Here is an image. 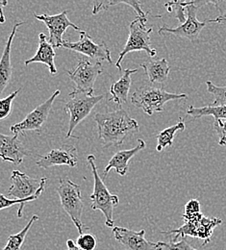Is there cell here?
I'll return each mask as SVG.
<instances>
[{
  "mask_svg": "<svg viewBox=\"0 0 226 250\" xmlns=\"http://www.w3.org/2000/svg\"><path fill=\"white\" fill-rule=\"evenodd\" d=\"M94 120L97 123L99 140L105 147L122 146L127 137L140 130L138 122L124 109L97 113Z\"/></svg>",
  "mask_w": 226,
  "mask_h": 250,
  "instance_id": "obj_1",
  "label": "cell"
},
{
  "mask_svg": "<svg viewBox=\"0 0 226 250\" xmlns=\"http://www.w3.org/2000/svg\"><path fill=\"white\" fill-rule=\"evenodd\" d=\"M88 163L91 166L94 176V190L91 194V207L95 211H100L105 217V224L107 227L114 228V209L119 206L120 198L116 194L110 193L102 178L99 176L96 165V157L89 155Z\"/></svg>",
  "mask_w": 226,
  "mask_h": 250,
  "instance_id": "obj_2",
  "label": "cell"
},
{
  "mask_svg": "<svg viewBox=\"0 0 226 250\" xmlns=\"http://www.w3.org/2000/svg\"><path fill=\"white\" fill-rule=\"evenodd\" d=\"M186 94L168 93L162 88L144 86L138 89L131 96V102L136 107L142 109L146 115L152 116L154 113L164 111V105L171 100L187 99Z\"/></svg>",
  "mask_w": 226,
  "mask_h": 250,
  "instance_id": "obj_3",
  "label": "cell"
},
{
  "mask_svg": "<svg viewBox=\"0 0 226 250\" xmlns=\"http://www.w3.org/2000/svg\"><path fill=\"white\" fill-rule=\"evenodd\" d=\"M184 224L177 229L167 232H162L163 234H174L173 241L177 239H184L189 236L204 241L203 247L210 243L214 229L223 223L222 219L218 218H206L202 213L196 214L193 217H183Z\"/></svg>",
  "mask_w": 226,
  "mask_h": 250,
  "instance_id": "obj_4",
  "label": "cell"
},
{
  "mask_svg": "<svg viewBox=\"0 0 226 250\" xmlns=\"http://www.w3.org/2000/svg\"><path fill=\"white\" fill-rule=\"evenodd\" d=\"M68 96L69 100L65 105V111L69 115L68 130L65 136L66 139L71 137L77 138L72 135L75 127L85 120L91 114L96 105L104 98L103 95H93L76 89L73 90Z\"/></svg>",
  "mask_w": 226,
  "mask_h": 250,
  "instance_id": "obj_5",
  "label": "cell"
},
{
  "mask_svg": "<svg viewBox=\"0 0 226 250\" xmlns=\"http://www.w3.org/2000/svg\"><path fill=\"white\" fill-rule=\"evenodd\" d=\"M59 182L57 193L59 194L61 205L74 223L79 234L82 235L86 227L82 223L84 203L81 196V188L68 178H60Z\"/></svg>",
  "mask_w": 226,
  "mask_h": 250,
  "instance_id": "obj_6",
  "label": "cell"
},
{
  "mask_svg": "<svg viewBox=\"0 0 226 250\" xmlns=\"http://www.w3.org/2000/svg\"><path fill=\"white\" fill-rule=\"evenodd\" d=\"M153 29H147L145 23L142 21L140 19H136L133 21L129 25V36L123 50L120 53V57L118 62L115 63L116 67L121 71L123 70L121 63L123 62L124 56L133 51H145L150 57H155L157 54L156 49H154L151 45L150 42V34Z\"/></svg>",
  "mask_w": 226,
  "mask_h": 250,
  "instance_id": "obj_7",
  "label": "cell"
},
{
  "mask_svg": "<svg viewBox=\"0 0 226 250\" xmlns=\"http://www.w3.org/2000/svg\"><path fill=\"white\" fill-rule=\"evenodd\" d=\"M103 72L102 62L89 58H80L73 70H67L69 79L76 85V90L93 94L97 77Z\"/></svg>",
  "mask_w": 226,
  "mask_h": 250,
  "instance_id": "obj_8",
  "label": "cell"
},
{
  "mask_svg": "<svg viewBox=\"0 0 226 250\" xmlns=\"http://www.w3.org/2000/svg\"><path fill=\"white\" fill-rule=\"evenodd\" d=\"M60 94L61 92L59 90L54 92L46 101L29 113L22 122L12 125L10 127V131L14 133V135L24 134L26 131H41L49 117L56 97Z\"/></svg>",
  "mask_w": 226,
  "mask_h": 250,
  "instance_id": "obj_9",
  "label": "cell"
},
{
  "mask_svg": "<svg viewBox=\"0 0 226 250\" xmlns=\"http://www.w3.org/2000/svg\"><path fill=\"white\" fill-rule=\"evenodd\" d=\"M12 185L8 189V196L15 199H26L44 190L47 182L46 177L36 179L20 170H14L11 175Z\"/></svg>",
  "mask_w": 226,
  "mask_h": 250,
  "instance_id": "obj_10",
  "label": "cell"
},
{
  "mask_svg": "<svg viewBox=\"0 0 226 250\" xmlns=\"http://www.w3.org/2000/svg\"><path fill=\"white\" fill-rule=\"evenodd\" d=\"M79 33L80 40L78 42H70L65 41L62 47L75 51L77 53H81L95 61H107L109 63H113L111 51L105 42L97 44L87 32L80 31Z\"/></svg>",
  "mask_w": 226,
  "mask_h": 250,
  "instance_id": "obj_11",
  "label": "cell"
},
{
  "mask_svg": "<svg viewBox=\"0 0 226 250\" xmlns=\"http://www.w3.org/2000/svg\"><path fill=\"white\" fill-rule=\"evenodd\" d=\"M200 5L198 1H189L187 6V21L185 23L180 24L176 28H169L164 25L159 29L160 35H172L178 38H184L189 41H195L198 39L202 29L206 26L207 21H199L196 14Z\"/></svg>",
  "mask_w": 226,
  "mask_h": 250,
  "instance_id": "obj_12",
  "label": "cell"
},
{
  "mask_svg": "<svg viewBox=\"0 0 226 250\" xmlns=\"http://www.w3.org/2000/svg\"><path fill=\"white\" fill-rule=\"evenodd\" d=\"M34 17L42 21L48 31H49V37L48 41L49 42L54 46V48H59L62 47L64 43L63 36L65 34V30L68 27H72L74 30H78L80 32V27L72 23L68 19H67V11H63L62 13L54 16H49V15H37L34 14Z\"/></svg>",
  "mask_w": 226,
  "mask_h": 250,
  "instance_id": "obj_13",
  "label": "cell"
},
{
  "mask_svg": "<svg viewBox=\"0 0 226 250\" xmlns=\"http://www.w3.org/2000/svg\"><path fill=\"white\" fill-rule=\"evenodd\" d=\"M39 157L40 159L36 162V165L44 169L63 165L74 167L78 162L77 149L71 145H64L60 148L52 149L50 152Z\"/></svg>",
  "mask_w": 226,
  "mask_h": 250,
  "instance_id": "obj_14",
  "label": "cell"
},
{
  "mask_svg": "<svg viewBox=\"0 0 226 250\" xmlns=\"http://www.w3.org/2000/svg\"><path fill=\"white\" fill-rule=\"evenodd\" d=\"M113 234L115 239L127 250H158L157 243H151L144 238L145 230L139 232L124 227H114Z\"/></svg>",
  "mask_w": 226,
  "mask_h": 250,
  "instance_id": "obj_15",
  "label": "cell"
},
{
  "mask_svg": "<svg viewBox=\"0 0 226 250\" xmlns=\"http://www.w3.org/2000/svg\"><path fill=\"white\" fill-rule=\"evenodd\" d=\"M20 135L6 136L0 134V156L4 162H10L16 166L21 165L25 157L31 156V152L25 148L19 139Z\"/></svg>",
  "mask_w": 226,
  "mask_h": 250,
  "instance_id": "obj_16",
  "label": "cell"
},
{
  "mask_svg": "<svg viewBox=\"0 0 226 250\" xmlns=\"http://www.w3.org/2000/svg\"><path fill=\"white\" fill-rule=\"evenodd\" d=\"M145 146H146V145H145L144 141H143L142 139H139L138 145L134 148L117 152L114 156L110 159L108 165L106 166V167L104 169V176H107V174L109 173V171L112 168H114L116 170V172L118 174H120L121 176H125L129 169L130 160L136 154H138L140 151H142Z\"/></svg>",
  "mask_w": 226,
  "mask_h": 250,
  "instance_id": "obj_17",
  "label": "cell"
},
{
  "mask_svg": "<svg viewBox=\"0 0 226 250\" xmlns=\"http://www.w3.org/2000/svg\"><path fill=\"white\" fill-rule=\"evenodd\" d=\"M55 56L56 54H55L54 46L49 42L46 36L43 33H41L39 35V46L36 54L33 56L32 58L26 60L24 63L25 65H28L32 62L44 63L48 67L50 73L54 75L57 73V68L54 62Z\"/></svg>",
  "mask_w": 226,
  "mask_h": 250,
  "instance_id": "obj_18",
  "label": "cell"
},
{
  "mask_svg": "<svg viewBox=\"0 0 226 250\" xmlns=\"http://www.w3.org/2000/svg\"><path fill=\"white\" fill-rule=\"evenodd\" d=\"M23 22H17L15 23L12 32L8 38V41L6 42L5 48L3 50V54L0 61V94L4 92L6 87L8 86L13 73V66L11 62V50H12V42L14 41V38L16 36V33L18 31V28L22 25Z\"/></svg>",
  "mask_w": 226,
  "mask_h": 250,
  "instance_id": "obj_19",
  "label": "cell"
},
{
  "mask_svg": "<svg viewBox=\"0 0 226 250\" xmlns=\"http://www.w3.org/2000/svg\"><path fill=\"white\" fill-rule=\"evenodd\" d=\"M138 71L139 68L124 69L123 75L121 77V79L113 83L110 88V94L112 95V97L109 99L110 101H114L119 106L127 102L132 83L131 76L132 74L137 73Z\"/></svg>",
  "mask_w": 226,
  "mask_h": 250,
  "instance_id": "obj_20",
  "label": "cell"
},
{
  "mask_svg": "<svg viewBox=\"0 0 226 250\" xmlns=\"http://www.w3.org/2000/svg\"><path fill=\"white\" fill-rule=\"evenodd\" d=\"M146 73V76L150 83L163 84L166 81L169 73V65L166 59H157L140 64Z\"/></svg>",
  "mask_w": 226,
  "mask_h": 250,
  "instance_id": "obj_21",
  "label": "cell"
},
{
  "mask_svg": "<svg viewBox=\"0 0 226 250\" xmlns=\"http://www.w3.org/2000/svg\"><path fill=\"white\" fill-rule=\"evenodd\" d=\"M185 129H186V125L181 118L179 119V122L176 125L164 129L156 137V139H157L156 150L158 152H162L166 147L171 146L173 145V140H174L175 134L177 132H182Z\"/></svg>",
  "mask_w": 226,
  "mask_h": 250,
  "instance_id": "obj_22",
  "label": "cell"
},
{
  "mask_svg": "<svg viewBox=\"0 0 226 250\" xmlns=\"http://www.w3.org/2000/svg\"><path fill=\"white\" fill-rule=\"evenodd\" d=\"M187 115L193 117L194 119H199L202 117H213L215 121L217 120H226V106H217V105H207L200 108H195L190 106L187 110Z\"/></svg>",
  "mask_w": 226,
  "mask_h": 250,
  "instance_id": "obj_23",
  "label": "cell"
},
{
  "mask_svg": "<svg viewBox=\"0 0 226 250\" xmlns=\"http://www.w3.org/2000/svg\"><path fill=\"white\" fill-rule=\"evenodd\" d=\"M37 220H39V216L33 215L31 219L28 221V223L25 225V227L21 231H20L19 233L15 234V235L9 236L7 245L2 250H21V247L24 243V240L26 238L28 231L32 227L34 222Z\"/></svg>",
  "mask_w": 226,
  "mask_h": 250,
  "instance_id": "obj_24",
  "label": "cell"
},
{
  "mask_svg": "<svg viewBox=\"0 0 226 250\" xmlns=\"http://www.w3.org/2000/svg\"><path fill=\"white\" fill-rule=\"evenodd\" d=\"M118 4H126L130 7H132L138 14V19H140L142 21H144V23L147 22V14L148 13H144L142 9V3L140 1H128V0H122V1H115V0H109V1H102L99 4V8L101 11L103 10H107L110 6H114V5H118Z\"/></svg>",
  "mask_w": 226,
  "mask_h": 250,
  "instance_id": "obj_25",
  "label": "cell"
},
{
  "mask_svg": "<svg viewBox=\"0 0 226 250\" xmlns=\"http://www.w3.org/2000/svg\"><path fill=\"white\" fill-rule=\"evenodd\" d=\"M189 5V1H170L164 4L168 13H174V17L178 20V21L183 24L187 21V16L185 11H187V6Z\"/></svg>",
  "mask_w": 226,
  "mask_h": 250,
  "instance_id": "obj_26",
  "label": "cell"
},
{
  "mask_svg": "<svg viewBox=\"0 0 226 250\" xmlns=\"http://www.w3.org/2000/svg\"><path fill=\"white\" fill-rule=\"evenodd\" d=\"M206 86L208 93L214 95V102L212 104L217 106H226V86L220 87L211 81H207Z\"/></svg>",
  "mask_w": 226,
  "mask_h": 250,
  "instance_id": "obj_27",
  "label": "cell"
},
{
  "mask_svg": "<svg viewBox=\"0 0 226 250\" xmlns=\"http://www.w3.org/2000/svg\"><path fill=\"white\" fill-rule=\"evenodd\" d=\"M157 247L158 250H197L194 249L185 238L181 239L178 242L173 240L169 243L159 242L157 243Z\"/></svg>",
  "mask_w": 226,
  "mask_h": 250,
  "instance_id": "obj_28",
  "label": "cell"
},
{
  "mask_svg": "<svg viewBox=\"0 0 226 250\" xmlns=\"http://www.w3.org/2000/svg\"><path fill=\"white\" fill-rule=\"evenodd\" d=\"M75 244L81 250H95L97 246V237L91 233H84L77 238Z\"/></svg>",
  "mask_w": 226,
  "mask_h": 250,
  "instance_id": "obj_29",
  "label": "cell"
},
{
  "mask_svg": "<svg viewBox=\"0 0 226 250\" xmlns=\"http://www.w3.org/2000/svg\"><path fill=\"white\" fill-rule=\"evenodd\" d=\"M20 91H21V89L12 93L11 94H9L7 97L2 98L0 100V120L6 119L11 114L13 101L16 99V97L20 93Z\"/></svg>",
  "mask_w": 226,
  "mask_h": 250,
  "instance_id": "obj_30",
  "label": "cell"
},
{
  "mask_svg": "<svg viewBox=\"0 0 226 250\" xmlns=\"http://www.w3.org/2000/svg\"><path fill=\"white\" fill-rule=\"evenodd\" d=\"M214 128L219 136V145L226 146V120L215 121Z\"/></svg>",
  "mask_w": 226,
  "mask_h": 250,
  "instance_id": "obj_31",
  "label": "cell"
},
{
  "mask_svg": "<svg viewBox=\"0 0 226 250\" xmlns=\"http://www.w3.org/2000/svg\"><path fill=\"white\" fill-rule=\"evenodd\" d=\"M200 212V202L197 199H191L184 207L183 217H193Z\"/></svg>",
  "mask_w": 226,
  "mask_h": 250,
  "instance_id": "obj_32",
  "label": "cell"
},
{
  "mask_svg": "<svg viewBox=\"0 0 226 250\" xmlns=\"http://www.w3.org/2000/svg\"><path fill=\"white\" fill-rule=\"evenodd\" d=\"M206 4H213L220 11V16L226 15V1H206Z\"/></svg>",
  "mask_w": 226,
  "mask_h": 250,
  "instance_id": "obj_33",
  "label": "cell"
},
{
  "mask_svg": "<svg viewBox=\"0 0 226 250\" xmlns=\"http://www.w3.org/2000/svg\"><path fill=\"white\" fill-rule=\"evenodd\" d=\"M207 22H216V23H220V24H225L226 25V15L224 16H219L217 19L215 20H209L207 21Z\"/></svg>",
  "mask_w": 226,
  "mask_h": 250,
  "instance_id": "obj_34",
  "label": "cell"
},
{
  "mask_svg": "<svg viewBox=\"0 0 226 250\" xmlns=\"http://www.w3.org/2000/svg\"><path fill=\"white\" fill-rule=\"evenodd\" d=\"M66 246L68 248V250H83L80 248L77 247V245L72 241V240H67L66 241Z\"/></svg>",
  "mask_w": 226,
  "mask_h": 250,
  "instance_id": "obj_35",
  "label": "cell"
},
{
  "mask_svg": "<svg viewBox=\"0 0 226 250\" xmlns=\"http://www.w3.org/2000/svg\"><path fill=\"white\" fill-rule=\"evenodd\" d=\"M8 4V2L6 0H0V13H1V22L3 23L5 21L4 19V14H3V8Z\"/></svg>",
  "mask_w": 226,
  "mask_h": 250,
  "instance_id": "obj_36",
  "label": "cell"
}]
</instances>
